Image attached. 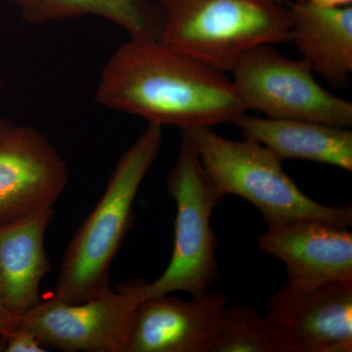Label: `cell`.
<instances>
[{
    "instance_id": "obj_11",
    "label": "cell",
    "mask_w": 352,
    "mask_h": 352,
    "mask_svg": "<svg viewBox=\"0 0 352 352\" xmlns=\"http://www.w3.org/2000/svg\"><path fill=\"white\" fill-rule=\"evenodd\" d=\"M227 305L214 291L189 300L170 294L141 300L127 352H210Z\"/></svg>"
},
{
    "instance_id": "obj_7",
    "label": "cell",
    "mask_w": 352,
    "mask_h": 352,
    "mask_svg": "<svg viewBox=\"0 0 352 352\" xmlns=\"http://www.w3.org/2000/svg\"><path fill=\"white\" fill-rule=\"evenodd\" d=\"M139 302L117 288L80 303L52 296L20 316L19 326L47 351L127 352Z\"/></svg>"
},
{
    "instance_id": "obj_3",
    "label": "cell",
    "mask_w": 352,
    "mask_h": 352,
    "mask_svg": "<svg viewBox=\"0 0 352 352\" xmlns=\"http://www.w3.org/2000/svg\"><path fill=\"white\" fill-rule=\"evenodd\" d=\"M183 131L193 141L204 170L220 196L250 201L267 226L303 219L320 220L340 228L351 226V205L330 207L305 195L285 173L283 159L258 141L230 140L212 127Z\"/></svg>"
},
{
    "instance_id": "obj_15",
    "label": "cell",
    "mask_w": 352,
    "mask_h": 352,
    "mask_svg": "<svg viewBox=\"0 0 352 352\" xmlns=\"http://www.w3.org/2000/svg\"><path fill=\"white\" fill-rule=\"evenodd\" d=\"M32 24L95 15L115 23L131 38L159 41L163 16L152 0H13Z\"/></svg>"
},
{
    "instance_id": "obj_17",
    "label": "cell",
    "mask_w": 352,
    "mask_h": 352,
    "mask_svg": "<svg viewBox=\"0 0 352 352\" xmlns=\"http://www.w3.org/2000/svg\"><path fill=\"white\" fill-rule=\"evenodd\" d=\"M6 352H45L47 349L41 346L34 333L22 327H18L8 337L4 338Z\"/></svg>"
},
{
    "instance_id": "obj_8",
    "label": "cell",
    "mask_w": 352,
    "mask_h": 352,
    "mask_svg": "<svg viewBox=\"0 0 352 352\" xmlns=\"http://www.w3.org/2000/svg\"><path fill=\"white\" fill-rule=\"evenodd\" d=\"M276 352H351L352 282L285 284L263 315Z\"/></svg>"
},
{
    "instance_id": "obj_18",
    "label": "cell",
    "mask_w": 352,
    "mask_h": 352,
    "mask_svg": "<svg viewBox=\"0 0 352 352\" xmlns=\"http://www.w3.org/2000/svg\"><path fill=\"white\" fill-rule=\"evenodd\" d=\"M19 327V317L11 314L0 302V337L6 338Z\"/></svg>"
},
{
    "instance_id": "obj_12",
    "label": "cell",
    "mask_w": 352,
    "mask_h": 352,
    "mask_svg": "<svg viewBox=\"0 0 352 352\" xmlns=\"http://www.w3.org/2000/svg\"><path fill=\"white\" fill-rule=\"evenodd\" d=\"M52 208L0 226V302L20 317L41 302L39 286L51 271L44 248Z\"/></svg>"
},
{
    "instance_id": "obj_13",
    "label": "cell",
    "mask_w": 352,
    "mask_h": 352,
    "mask_svg": "<svg viewBox=\"0 0 352 352\" xmlns=\"http://www.w3.org/2000/svg\"><path fill=\"white\" fill-rule=\"evenodd\" d=\"M291 39L314 72L344 87L352 74V7L291 4Z\"/></svg>"
},
{
    "instance_id": "obj_16",
    "label": "cell",
    "mask_w": 352,
    "mask_h": 352,
    "mask_svg": "<svg viewBox=\"0 0 352 352\" xmlns=\"http://www.w3.org/2000/svg\"><path fill=\"white\" fill-rule=\"evenodd\" d=\"M210 352H276L263 315L249 303L227 305Z\"/></svg>"
},
{
    "instance_id": "obj_14",
    "label": "cell",
    "mask_w": 352,
    "mask_h": 352,
    "mask_svg": "<svg viewBox=\"0 0 352 352\" xmlns=\"http://www.w3.org/2000/svg\"><path fill=\"white\" fill-rule=\"evenodd\" d=\"M232 124L282 159L300 160L352 170L351 129L311 120L271 119L243 113Z\"/></svg>"
},
{
    "instance_id": "obj_4",
    "label": "cell",
    "mask_w": 352,
    "mask_h": 352,
    "mask_svg": "<svg viewBox=\"0 0 352 352\" xmlns=\"http://www.w3.org/2000/svg\"><path fill=\"white\" fill-rule=\"evenodd\" d=\"M159 41L210 66L230 72L258 45L291 39L288 9L267 0H159Z\"/></svg>"
},
{
    "instance_id": "obj_9",
    "label": "cell",
    "mask_w": 352,
    "mask_h": 352,
    "mask_svg": "<svg viewBox=\"0 0 352 352\" xmlns=\"http://www.w3.org/2000/svg\"><path fill=\"white\" fill-rule=\"evenodd\" d=\"M69 171L36 129L0 120V226L52 208Z\"/></svg>"
},
{
    "instance_id": "obj_5",
    "label": "cell",
    "mask_w": 352,
    "mask_h": 352,
    "mask_svg": "<svg viewBox=\"0 0 352 352\" xmlns=\"http://www.w3.org/2000/svg\"><path fill=\"white\" fill-rule=\"evenodd\" d=\"M166 192L176 206L170 264L152 283L134 280L116 287L139 300L175 292L203 295L219 277L217 240L210 219L222 197L204 170L193 141L183 131L179 154L168 175Z\"/></svg>"
},
{
    "instance_id": "obj_21",
    "label": "cell",
    "mask_w": 352,
    "mask_h": 352,
    "mask_svg": "<svg viewBox=\"0 0 352 352\" xmlns=\"http://www.w3.org/2000/svg\"><path fill=\"white\" fill-rule=\"evenodd\" d=\"M267 1L276 2V3H280V2L285 1V0H267Z\"/></svg>"
},
{
    "instance_id": "obj_1",
    "label": "cell",
    "mask_w": 352,
    "mask_h": 352,
    "mask_svg": "<svg viewBox=\"0 0 352 352\" xmlns=\"http://www.w3.org/2000/svg\"><path fill=\"white\" fill-rule=\"evenodd\" d=\"M96 99L163 126L212 127L247 113L226 72L159 41L131 38L104 67Z\"/></svg>"
},
{
    "instance_id": "obj_20",
    "label": "cell",
    "mask_w": 352,
    "mask_h": 352,
    "mask_svg": "<svg viewBox=\"0 0 352 352\" xmlns=\"http://www.w3.org/2000/svg\"><path fill=\"white\" fill-rule=\"evenodd\" d=\"M4 346H6V342L2 337H0V352L4 351Z\"/></svg>"
},
{
    "instance_id": "obj_6",
    "label": "cell",
    "mask_w": 352,
    "mask_h": 352,
    "mask_svg": "<svg viewBox=\"0 0 352 352\" xmlns=\"http://www.w3.org/2000/svg\"><path fill=\"white\" fill-rule=\"evenodd\" d=\"M230 73L245 111L351 129V102L322 87L305 60L289 59L265 44L245 51Z\"/></svg>"
},
{
    "instance_id": "obj_19",
    "label": "cell",
    "mask_w": 352,
    "mask_h": 352,
    "mask_svg": "<svg viewBox=\"0 0 352 352\" xmlns=\"http://www.w3.org/2000/svg\"><path fill=\"white\" fill-rule=\"evenodd\" d=\"M314 6L320 7H344L351 6L352 0H305Z\"/></svg>"
},
{
    "instance_id": "obj_22",
    "label": "cell",
    "mask_w": 352,
    "mask_h": 352,
    "mask_svg": "<svg viewBox=\"0 0 352 352\" xmlns=\"http://www.w3.org/2000/svg\"><path fill=\"white\" fill-rule=\"evenodd\" d=\"M0 83H1V82H0Z\"/></svg>"
},
{
    "instance_id": "obj_10",
    "label": "cell",
    "mask_w": 352,
    "mask_h": 352,
    "mask_svg": "<svg viewBox=\"0 0 352 352\" xmlns=\"http://www.w3.org/2000/svg\"><path fill=\"white\" fill-rule=\"evenodd\" d=\"M256 242L261 252L284 264L287 284L293 288L352 282V234L349 228L320 220H296L267 226Z\"/></svg>"
},
{
    "instance_id": "obj_2",
    "label": "cell",
    "mask_w": 352,
    "mask_h": 352,
    "mask_svg": "<svg viewBox=\"0 0 352 352\" xmlns=\"http://www.w3.org/2000/svg\"><path fill=\"white\" fill-rule=\"evenodd\" d=\"M162 141V126L149 124L120 157L103 196L65 252L53 295L58 300L85 302L111 289V265L129 232L134 201Z\"/></svg>"
}]
</instances>
